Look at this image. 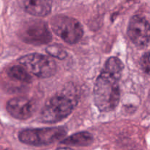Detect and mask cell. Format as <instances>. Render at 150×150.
Here are the masks:
<instances>
[{
    "label": "cell",
    "mask_w": 150,
    "mask_h": 150,
    "mask_svg": "<svg viewBox=\"0 0 150 150\" xmlns=\"http://www.w3.org/2000/svg\"><path fill=\"white\" fill-rule=\"evenodd\" d=\"M124 70L120 59L110 57L96 81L94 100L96 106L102 112H110L118 106L120 100L119 80Z\"/></svg>",
    "instance_id": "6da1fadb"
},
{
    "label": "cell",
    "mask_w": 150,
    "mask_h": 150,
    "mask_svg": "<svg viewBox=\"0 0 150 150\" xmlns=\"http://www.w3.org/2000/svg\"><path fill=\"white\" fill-rule=\"evenodd\" d=\"M77 103L71 92H64L51 97L47 100L40 113L41 122L53 124L69 117Z\"/></svg>",
    "instance_id": "7a4b0ae2"
},
{
    "label": "cell",
    "mask_w": 150,
    "mask_h": 150,
    "mask_svg": "<svg viewBox=\"0 0 150 150\" xmlns=\"http://www.w3.org/2000/svg\"><path fill=\"white\" fill-rule=\"evenodd\" d=\"M67 131L63 127L26 129L19 133V139L25 144L37 146H45L63 139Z\"/></svg>",
    "instance_id": "3957f363"
},
{
    "label": "cell",
    "mask_w": 150,
    "mask_h": 150,
    "mask_svg": "<svg viewBox=\"0 0 150 150\" xmlns=\"http://www.w3.org/2000/svg\"><path fill=\"white\" fill-rule=\"evenodd\" d=\"M53 32L69 44L79 42L83 36V28L76 19L63 15H56L51 19Z\"/></svg>",
    "instance_id": "277c9868"
},
{
    "label": "cell",
    "mask_w": 150,
    "mask_h": 150,
    "mask_svg": "<svg viewBox=\"0 0 150 150\" xmlns=\"http://www.w3.org/2000/svg\"><path fill=\"white\" fill-rule=\"evenodd\" d=\"M19 63L29 73L41 79L51 77L57 71L55 62L51 57L37 53L21 57Z\"/></svg>",
    "instance_id": "5b68a950"
},
{
    "label": "cell",
    "mask_w": 150,
    "mask_h": 150,
    "mask_svg": "<svg viewBox=\"0 0 150 150\" xmlns=\"http://www.w3.org/2000/svg\"><path fill=\"white\" fill-rule=\"evenodd\" d=\"M21 38L26 43L41 45L51 40V34L47 24L41 20H30L23 25Z\"/></svg>",
    "instance_id": "8992f818"
},
{
    "label": "cell",
    "mask_w": 150,
    "mask_h": 150,
    "mask_svg": "<svg viewBox=\"0 0 150 150\" xmlns=\"http://www.w3.org/2000/svg\"><path fill=\"white\" fill-rule=\"evenodd\" d=\"M127 35L135 45L146 46L150 41V24L148 21L139 15L132 16L128 24Z\"/></svg>",
    "instance_id": "52a82bcc"
},
{
    "label": "cell",
    "mask_w": 150,
    "mask_h": 150,
    "mask_svg": "<svg viewBox=\"0 0 150 150\" xmlns=\"http://www.w3.org/2000/svg\"><path fill=\"white\" fill-rule=\"evenodd\" d=\"M7 111L15 119L26 120L36 111V105L32 100L27 98H15L10 99L6 105Z\"/></svg>",
    "instance_id": "ba28073f"
},
{
    "label": "cell",
    "mask_w": 150,
    "mask_h": 150,
    "mask_svg": "<svg viewBox=\"0 0 150 150\" xmlns=\"http://www.w3.org/2000/svg\"><path fill=\"white\" fill-rule=\"evenodd\" d=\"M19 3L26 13L39 17L49 14L52 7V0H19Z\"/></svg>",
    "instance_id": "9c48e42d"
},
{
    "label": "cell",
    "mask_w": 150,
    "mask_h": 150,
    "mask_svg": "<svg viewBox=\"0 0 150 150\" xmlns=\"http://www.w3.org/2000/svg\"><path fill=\"white\" fill-rule=\"evenodd\" d=\"M93 142H94V137L91 133L88 132H80L63 139L61 143L68 146H90Z\"/></svg>",
    "instance_id": "30bf717a"
},
{
    "label": "cell",
    "mask_w": 150,
    "mask_h": 150,
    "mask_svg": "<svg viewBox=\"0 0 150 150\" xmlns=\"http://www.w3.org/2000/svg\"><path fill=\"white\" fill-rule=\"evenodd\" d=\"M7 75L12 80L19 82L29 83L32 81V77L29 72L23 65H15L9 68Z\"/></svg>",
    "instance_id": "8fae6325"
},
{
    "label": "cell",
    "mask_w": 150,
    "mask_h": 150,
    "mask_svg": "<svg viewBox=\"0 0 150 150\" xmlns=\"http://www.w3.org/2000/svg\"><path fill=\"white\" fill-rule=\"evenodd\" d=\"M46 51L51 57H55L59 59H63L67 57V52L57 45H49L46 48Z\"/></svg>",
    "instance_id": "7c38bea8"
},
{
    "label": "cell",
    "mask_w": 150,
    "mask_h": 150,
    "mask_svg": "<svg viewBox=\"0 0 150 150\" xmlns=\"http://www.w3.org/2000/svg\"><path fill=\"white\" fill-rule=\"evenodd\" d=\"M142 70L150 76V52H147L142 56L140 61Z\"/></svg>",
    "instance_id": "4fadbf2b"
}]
</instances>
